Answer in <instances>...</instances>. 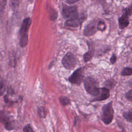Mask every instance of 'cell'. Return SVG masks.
I'll use <instances>...</instances> for the list:
<instances>
[{
	"label": "cell",
	"instance_id": "24",
	"mask_svg": "<svg viewBox=\"0 0 132 132\" xmlns=\"http://www.w3.org/2000/svg\"><path fill=\"white\" fill-rule=\"evenodd\" d=\"M5 87L3 82H0V95H2L5 92Z\"/></svg>",
	"mask_w": 132,
	"mask_h": 132
},
{
	"label": "cell",
	"instance_id": "22",
	"mask_svg": "<svg viewBox=\"0 0 132 132\" xmlns=\"http://www.w3.org/2000/svg\"><path fill=\"white\" fill-rule=\"evenodd\" d=\"M57 14L56 11L55 10H52V12L50 13V18L52 20H54L57 18Z\"/></svg>",
	"mask_w": 132,
	"mask_h": 132
},
{
	"label": "cell",
	"instance_id": "3",
	"mask_svg": "<svg viewBox=\"0 0 132 132\" xmlns=\"http://www.w3.org/2000/svg\"><path fill=\"white\" fill-rule=\"evenodd\" d=\"M113 109L112 102L105 105L102 108L101 118L105 124H110L113 118Z\"/></svg>",
	"mask_w": 132,
	"mask_h": 132
},
{
	"label": "cell",
	"instance_id": "14",
	"mask_svg": "<svg viewBox=\"0 0 132 132\" xmlns=\"http://www.w3.org/2000/svg\"><path fill=\"white\" fill-rule=\"evenodd\" d=\"M116 84V81L113 79H109L107 80H106L104 83L105 87L108 88V89H111L114 86V85Z\"/></svg>",
	"mask_w": 132,
	"mask_h": 132
},
{
	"label": "cell",
	"instance_id": "9",
	"mask_svg": "<svg viewBox=\"0 0 132 132\" xmlns=\"http://www.w3.org/2000/svg\"><path fill=\"white\" fill-rule=\"evenodd\" d=\"M85 20V15L81 16L80 17L77 16V18L72 19H68L65 23V26L72 27H76L80 25Z\"/></svg>",
	"mask_w": 132,
	"mask_h": 132
},
{
	"label": "cell",
	"instance_id": "26",
	"mask_svg": "<svg viewBox=\"0 0 132 132\" xmlns=\"http://www.w3.org/2000/svg\"><path fill=\"white\" fill-rule=\"evenodd\" d=\"M7 0H2L1 4V9H3L5 8V6L7 3Z\"/></svg>",
	"mask_w": 132,
	"mask_h": 132
},
{
	"label": "cell",
	"instance_id": "30",
	"mask_svg": "<svg viewBox=\"0 0 132 132\" xmlns=\"http://www.w3.org/2000/svg\"><path fill=\"white\" fill-rule=\"evenodd\" d=\"M131 50H132V49H131Z\"/></svg>",
	"mask_w": 132,
	"mask_h": 132
},
{
	"label": "cell",
	"instance_id": "5",
	"mask_svg": "<svg viewBox=\"0 0 132 132\" xmlns=\"http://www.w3.org/2000/svg\"><path fill=\"white\" fill-rule=\"evenodd\" d=\"M62 14L65 18L72 19L78 16L77 8L75 6H69L63 4Z\"/></svg>",
	"mask_w": 132,
	"mask_h": 132
},
{
	"label": "cell",
	"instance_id": "8",
	"mask_svg": "<svg viewBox=\"0 0 132 132\" xmlns=\"http://www.w3.org/2000/svg\"><path fill=\"white\" fill-rule=\"evenodd\" d=\"M0 122L3 123L7 130H12L14 128L12 121L9 116H8L4 111L0 112Z\"/></svg>",
	"mask_w": 132,
	"mask_h": 132
},
{
	"label": "cell",
	"instance_id": "15",
	"mask_svg": "<svg viewBox=\"0 0 132 132\" xmlns=\"http://www.w3.org/2000/svg\"><path fill=\"white\" fill-rule=\"evenodd\" d=\"M59 101L61 104L63 106L68 105L70 103V99L67 96H61L59 98Z\"/></svg>",
	"mask_w": 132,
	"mask_h": 132
},
{
	"label": "cell",
	"instance_id": "12",
	"mask_svg": "<svg viewBox=\"0 0 132 132\" xmlns=\"http://www.w3.org/2000/svg\"><path fill=\"white\" fill-rule=\"evenodd\" d=\"M88 47L89 50L84 55V59L85 62H87L90 60L93 55H94V46L92 42H88Z\"/></svg>",
	"mask_w": 132,
	"mask_h": 132
},
{
	"label": "cell",
	"instance_id": "21",
	"mask_svg": "<svg viewBox=\"0 0 132 132\" xmlns=\"http://www.w3.org/2000/svg\"><path fill=\"white\" fill-rule=\"evenodd\" d=\"M125 96L128 101L132 102V89L129 90L126 93Z\"/></svg>",
	"mask_w": 132,
	"mask_h": 132
},
{
	"label": "cell",
	"instance_id": "29",
	"mask_svg": "<svg viewBox=\"0 0 132 132\" xmlns=\"http://www.w3.org/2000/svg\"><path fill=\"white\" fill-rule=\"evenodd\" d=\"M33 1H34V0H28V1L29 3H32V2H33Z\"/></svg>",
	"mask_w": 132,
	"mask_h": 132
},
{
	"label": "cell",
	"instance_id": "10",
	"mask_svg": "<svg viewBox=\"0 0 132 132\" xmlns=\"http://www.w3.org/2000/svg\"><path fill=\"white\" fill-rule=\"evenodd\" d=\"M97 22L93 21L88 24L85 27L84 31V35L86 36H91L93 35L97 31Z\"/></svg>",
	"mask_w": 132,
	"mask_h": 132
},
{
	"label": "cell",
	"instance_id": "28",
	"mask_svg": "<svg viewBox=\"0 0 132 132\" xmlns=\"http://www.w3.org/2000/svg\"><path fill=\"white\" fill-rule=\"evenodd\" d=\"M4 98V101H5V102L6 103H7V102H8V98H7V95H5Z\"/></svg>",
	"mask_w": 132,
	"mask_h": 132
},
{
	"label": "cell",
	"instance_id": "16",
	"mask_svg": "<svg viewBox=\"0 0 132 132\" xmlns=\"http://www.w3.org/2000/svg\"><path fill=\"white\" fill-rule=\"evenodd\" d=\"M132 74V68H125L121 72L122 76H129Z\"/></svg>",
	"mask_w": 132,
	"mask_h": 132
},
{
	"label": "cell",
	"instance_id": "20",
	"mask_svg": "<svg viewBox=\"0 0 132 132\" xmlns=\"http://www.w3.org/2000/svg\"><path fill=\"white\" fill-rule=\"evenodd\" d=\"M123 12H125L129 15H132V5L129 6L128 7L123 9Z\"/></svg>",
	"mask_w": 132,
	"mask_h": 132
},
{
	"label": "cell",
	"instance_id": "19",
	"mask_svg": "<svg viewBox=\"0 0 132 132\" xmlns=\"http://www.w3.org/2000/svg\"><path fill=\"white\" fill-rule=\"evenodd\" d=\"M38 114L41 118H45V110L44 108L43 107H40L39 108L38 110Z\"/></svg>",
	"mask_w": 132,
	"mask_h": 132
},
{
	"label": "cell",
	"instance_id": "11",
	"mask_svg": "<svg viewBox=\"0 0 132 132\" xmlns=\"http://www.w3.org/2000/svg\"><path fill=\"white\" fill-rule=\"evenodd\" d=\"M128 16V14L123 12L122 15L119 19V25L120 29H124L128 25L129 23Z\"/></svg>",
	"mask_w": 132,
	"mask_h": 132
},
{
	"label": "cell",
	"instance_id": "4",
	"mask_svg": "<svg viewBox=\"0 0 132 132\" xmlns=\"http://www.w3.org/2000/svg\"><path fill=\"white\" fill-rule=\"evenodd\" d=\"M84 68L81 67L75 70L68 78V80L72 84L80 85L84 78Z\"/></svg>",
	"mask_w": 132,
	"mask_h": 132
},
{
	"label": "cell",
	"instance_id": "17",
	"mask_svg": "<svg viewBox=\"0 0 132 132\" xmlns=\"http://www.w3.org/2000/svg\"><path fill=\"white\" fill-rule=\"evenodd\" d=\"M97 29L100 31H104L106 29V24L104 22L100 21L97 24Z\"/></svg>",
	"mask_w": 132,
	"mask_h": 132
},
{
	"label": "cell",
	"instance_id": "27",
	"mask_svg": "<svg viewBox=\"0 0 132 132\" xmlns=\"http://www.w3.org/2000/svg\"><path fill=\"white\" fill-rule=\"evenodd\" d=\"M67 2L69 4H74L75 3L77 2L78 1H79V0H66Z\"/></svg>",
	"mask_w": 132,
	"mask_h": 132
},
{
	"label": "cell",
	"instance_id": "2",
	"mask_svg": "<svg viewBox=\"0 0 132 132\" xmlns=\"http://www.w3.org/2000/svg\"><path fill=\"white\" fill-rule=\"evenodd\" d=\"M84 86L87 92L93 96L96 95L99 92L98 82L92 77L88 76L85 78Z\"/></svg>",
	"mask_w": 132,
	"mask_h": 132
},
{
	"label": "cell",
	"instance_id": "1",
	"mask_svg": "<svg viewBox=\"0 0 132 132\" xmlns=\"http://www.w3.org/2000/svg\"><path fill=\"white\" fill-rule=\"evenodd\" d=\"M31 21L29 18L25 19L20 30V45L22 47L26 46L28 43V31Z\"/></svg>",
	"mask_w": 132,
	"mask_h": 132
},
{
	"label": "cell",
	"instance_id": "6",
	"mask_svg": "<svg viewBox=\"0 0 132 132\" xmlns=\"http://www.w3.org/2000/svg\"><path fill=\"white\" fill-rule=\"evenodd\" d=\"M63 65L67 69H73L76 64V58L71 53H68L62 60Z\"/></svg>",
	"mask_w": 132,
	"mask_h": 132
},
{
	"label": "cell",
	"instance_id": "13",
	"mask_svg": "<svg viewBox=\"0 0 132 132\" xmlns=\"http://www.w3.org/2000/svg\"><path fill=\"white\" fill-rule=\"evenodd\" d=\"M123 116L126 121L132 123V109L124 112L123 113Z\"/></svg>",
	"mask_w": 132,
	"mask_h": 132
},
{
	"label": "cell",
	"instance_id": "25",
	"mask_svg": "<svg viewBox=\"0 0 132 132\" xmlns=\"http://www.w3.org/2000/svg\"><path fill=\"white\" fill-rule=\"evenodd\" d=\"M117 60V57L115 55H113L110 58V61L111 62V63H114Z\"/></svg>",
	"mask_w": 132,
	"mask_h": 132
},
{
	"label": "cell",
	"instance_id": "23",
	"mask_svg": "<svg viewBox=\"0 0 132 132\" xmlns=\"http://www.w3.org/2000/svg\"><path fill=\"white\" fill-rule=\"evenodd\" d=\"M23 131L24 132H32L33 130L31 128V126H30V125L28 124L26 126H25L24 128H23Z\"/></svg>",
	"mask_w": 132,
	"mask_h": 132
},
{
	"label": "cell",
	"instance_id": "7",
	"mask_svg": "<svg viewBox=\"0 0 132 132\" xmlns=\"http://www.w3.org/2000/svg\"><path fill=\"white\" fill-rule=\"evenodd\" d=\"M110 96V92L109 89L103 87L99 89L98 94L94 96V97L91 100L92 102L101 101L107 99Z\"/></svg>",
	"mask_w": 132,
	"mask_h": 132
},
{
	"label": "cell",
	"instance_id": "18",
	"mask_svg": "<svg viewBox=\"0 0 132 132\" xmlns=\"http://www.w3.org/2000/svg\"><path fill=\"white\" fill-rule=\"evenodd\" d=\"M20 2V0H10V6L12 9H16Z\"/></svg>",
	"mask_w": 132,
	"mask_h": 132
}]
</instances>
